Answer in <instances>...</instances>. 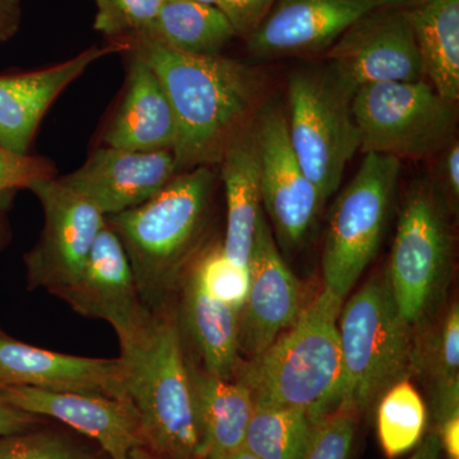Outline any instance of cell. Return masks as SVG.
<instances>
[{
	"instance_id": "cell-39",
	"label": "cell",
	"mask_w": 459,
	"mask_h": 459,
	"mask_svg": "<svg viewBox=\"0 0 459 459\" xmlns=\"http://www.w3.org/2000/svg\"><path fill=\"white\" fill-rule=\"evenodd\" d=\"M204 459H258L255 455H252L249 451H247L246 448L238 449V451H234L231 453H226V455H211V457H207Z\"/></svg>"
},
{
	"instance_id": "cell-10",
	"label": "cell",
	"mask_w": 459,
	"mask_h": 459,
	"mask_svg": "<svg viewBox=\"0 0 459 459\" xmlns=\"http://www.w3.org/2000/svg\"><path fill=\"white\" fill-rule=\"evenodd\" d=\"M27 189L40 201L45 217L40 240L25 256L27 281L30 289L62 298L80 279L105 216L56 178L33 181Z\"/></svg>"
},
{
	"instance_id": "cell-19",
	"label": "cell",
	"mask_w": 459,
	"mask_h": 459,
	"mask_svg": "<svg viewBox=\"0 0 459 459\" xmlns=\"http://www.w3.org/2000/svg\"><path fill=\"white\" fill-rule=\"evenodd\" d=\"M128 48L117 40L42 71L0 75V147L29 155L36 129L59 93L100 57Z\"/></svg>"
},
{
	"instance_id": "cell-4",
	"label": "cell",
	"mask_w": 459,
	"mask_h": 459,
	"mask_svg": "<svg viewBox=\"0 0 459 459\" xmlns=\"http://www.w3.org/2000/svg\"><path fill=\"white\" fill-rule=\"evenodd\" d=\"M126 394L147 448L161 459H201L188 360L179 328L164 307L134 342L120 347Z\"/></svg>"
},
{
	"instance_id": "cell-9",
	"label": "cell",
	"mask_w": 459,
	"mask_h": 459,
	"mask_svg": "<svg viewBox=\"0 0 459 459\" xmlns=\"http://www.w3.org/2000/svg\"><path fill=\"white\" fill-rule=\"evenodd\" d=\"M401 169V160L395 157L368 153L334 201L322 271L325 287L342 300L379 250Z\"/></svg>"
},
{
	"instance_id": "cell-15",
	"label": "cell",
	"mask_w": 459,
	"mask_h": 459,
	"mask_svg": "<svg viewBox=\"0 0 459 459\" xmlns=\"http://www.w3.org/2000/svg\"><path fill=\"white\" fill-rule=\"evenodd\" d=\"M0 398L18 410L56 420L86 435L110 459H131L135 448L147 446L140 419L129 401L26 385L0 386Z\"/></svg>"
},
{
	"instance_id": "cell-1",
	"label": "cell",
	"mask_w": 459,
	"mask_h": 459,
	"mask_svg": "<svg viewBox=\"0 0 459 459\" xmlns=\"http://www.w3.org/2000/svg\"><path fill=\"white\" fill-rule=\"evenodd\" d=\"M126 41L132 56L152 68L170 100L178 174L219 164L231 138L261 111L262 72L221 54L195 56L144 38Z\"/></svg>"
},
{
	"instance_id": "cell-3",
	"label": "cell",
	"mask_w": 459,
	"mask_h": 459,
	"mask_svg": "<svg viewBox=\"0 0 459 459\" xmlns=\"http://www.w3.org/2000/svg\"><path fill=\"white\" fill-rule=\"evenodd\" d=\"M213 184L210 166H198L175 175L143 204L105 217L122 241L142 301L151 312L164 307L166 294L197 250Z\"/></svg>"
},
{
	"instance_id": "cell-25",
	"label": "cell",
	"mask_w": 459,
	"mask_h": 459,
	"mask_svg": "<svg viewBox=\"0 0 459 459\" xmlns=\"http://www.w3.org/2000/svg\"><path fill=\"white\" fill-rule=\"evenodd\" d=\"M235 36L231 23L216 5L170 0L146 31L135 38L195 56H219Z\"/></svg>"
},
{
	"instance_id": "cell-31",
	"label": "cell",
	"mask_w": 459,
	"mask_h": 459,
	"mask_svg": "<svg viewBox=\"0 0 459 459\" xmlns=\"http://www.w3.org/2000/svg\"><path fill=\"white\" fill-rule=\"evenodd\" d=\"M359 416L351 407L338 406L316 422L303 459H349Z\"/></svg>"
},
{
	"instance_id": "cell-37",
	"label": "cell",
	"mask_w": 459,
	"mask_h": 459,
	"mask_svg": "<svg viewBox=\"0 0 459 459\" xmlns=\"http://www.w3.org/2000/svg\"><path fill=\"white\" fill-rule=\"evenodd\" d=\"M22 21L21 0H0V42L11 40Z\"/></svg>"
},
{
	"instance_id": "cell-5",
	"label": "cell",
	"mask_w": 459,
	"mask_h": 459,
	"mask_svg": "<svg viewBox=\"0 0 459 459\" xmlns=\"http://www.w3.org/2000/svg\"><path fill=\"white\" fill-rule=\"evenodd\" d=\"M412 328L404 322L385 276L368 281L347 300L338 319L342 400L359 415L413 369Z\"/></svg>"
},
{
	"instance_id": "cell-20",
	"label": "cell",
	"mask_w": 459,
	"mask_h": 459,
	"mask_svg": "<svg viewBox=\"0 0 459 459\" xmlns=\"http://www.w3.org/2000/svg\"><path fill=\"white\" fill-rule=\"evenodd\" d=\"M177 135V119L161 81L143 60L132 56L126 91L105 133V143L135 152L172 151Z\"/></svg>"
},
{
	"instance_id": "cell-35",
	"label": "cell",
	"mask_w": 459,
	"mask_h": 459,
	"mask_svg": "<svg viewBox=\"0 0 459 459\" xmlns=\"http://www.w3.org/2000/svg\"><path fill=\"white\" fill-rule=\"evenodd\" d=\"M437 181L435 184L440 195L458 204L459 199V143L457 138L452 141L442 152L439 153L437 164Z\"/></svg>"
},
{
	"instance_id": "cell-24",
	"label": "cell",
	"mask_w": 459,
	"mask_h": 459,
	"mask_svg": "<svg viewBox=\"0 0 459 459\" xmlns=\"http://www.w3.org/2000/svg\"><path fill=\"white\" fill-rule=\"evenodd\" d=\"M183 320L204 370L234 379L241 362L238 313L208 295L188 276L184 282Z\"/></svg>"
},
{
	"instance_id": "cell-6",
	"label": "cell",
	"mask_w": 459,
	"mask_h": 459,
	"mask_svg": "<svg viewBox=\"0 0 459 459\" xmlns=\"http://www.w3.org/2000/svg\"><path fill=\"white\" fill-rule=\"evenodd\" d=\"M355 92L328 65L301 66L287 81L290 143L325 202L336 195L347 165L360 152Z\"/></svg>"
},
{
	"instance_id": "cell-29",
	"label": "cell",
	"mask_w": 459,
	"mask_h": 459,
	"mask_svg": "<svg viewBox=\"0 0 459 459\" xmlns=\"http://www.w3.org/2000/svg\"><path fill=\"white\" fill-rule=\"evenodd\" d=\"M189 277L208 295L240 314L249 289V272L230 261L222 244L204 250L193 261Z\"/></svg>"
},
{
	"instance_id": "cell-17",
	"label": "cell",
	"mask_w": 459,
	"mask_h": 459,
	"mask_svg": "<svg viewBox=\"0 0 459 459\" xmlns=\"http://www.w3.org/2000/svg\"><path fill=\"white\" fill-rule=\"evenodd\" d=\"M98 394L128 401L122 359H95L49 351L21 342L0 329V386Z\"/></svg>"
},
{
	"instance_id": "cell-32",
	"label": "cell",
	"mask_w": 459,
	"mask_h": 459,
	"mask_svg": "<svg viewBox=\"0 0 459 459\" xmlns=\"http://www.w3.org/2000/svg\"><path fill=\"white\" fill-rule=\"evenodd\" d=\"M0 459H96L59 434L39 431L0 437Z\"/></svg>"
},
{
	"instance_id": "cell-18",
	"label": "cell",
	"mask_w": 459,
	"mask_h": 459,
	"mask_svg": "<svg viewBox=\"0 0 459 459\" xmlns=\"http://www.w3.org/2000/svg\"><path fill=\"white\" fill-rule=\"evenodd\" d=\"M177 174L172 151L135 152L107 147L60 180L108 217L155 197Z\"/></svg>"
},
{
	"instance_id": "cell-2",
	"label": "cell",
	"mask_w": 459,
	"mask_h": 459,
	"mask_svg": "<svg viewBox=\"0 0 459 459\" xmlns=\"http://www.w3.org/2000/svg\"><path fill=\"white\" fill-rule=\"evenodd\" d=\"M342 307V299L325 287L264 351L240 362L234 379L249 389L255 403L307 411L316 424L338 409Z\"/></svg>"
},
{
	"instance_id": "cell-13",
	"label": "cell",
	"mask_w": 459,
	"mask_h": 459,
	"mask_svg": "<svg viewBox=\"0 0 459 459\" xmlns=\"http://www.w3.org/2000/svg\"><path fill=\"white\" fill-rule=\"evenodd\" d=\"M62 299L81 316L108 322L117 332L120 347L138 340L152 319L122 241L107 221L93 241L80 279Z\"/></svg>"
},
{
	"instance_id": "cell-30",
	"label": "cell",
	"mask_w": 459,
	"mask_h": 459,
	"mask_svg": "<svg viewBox=\"0 0 459 459\" xmlns=\"http://www.w3.org/2000/svg\"><path fill=\"white\" fill-rule=\"evenodd\" d=\"M166 0H95L96 31L117 40H128L146 31Z\"/></svg>"
},
{
	"instance_id": "cell-28",
	"label": "cell",
	"mask_w": 459,
	"mask_h": 459,
	"mask_svg": "<svg viewBox=\"0 0 459 459\" xmlns=\"http://www.w3.org/2000/svg\"><path fill=\"white\" fill-rule=\"evenodd\" d=\"M413 369L433 382L434 397L459 394V307L455 303L428 334L421 347L413 346Z\"/></svg>"
},
{
	"instance_id": "cell-14",
	"label": "cell",
	"mask_w": 459,
	"mask_h": 459,
	"mask_svg": "<svg viewBox=\"0 0 459 459\" xmlns=\"http://www.w3.org/2000/svg\"><path fill=\"white\" fill-rule=\"evenodd\" d=\"M249 289L238 314L240 352L255 358L294 325L301 309L300 282L281 256L271 225L262 214L247 261Z\"/></svg>"
},
{
	"instance_id": "cell-34",
	"label": "cell",
	"mask_w": 459,
	"mask_h": 459,
	"mask_svg": "<svg viewBox=\"0 0 459 459\" xmlns=\"http://www.w3.org/2000/svg\"><path fill=\"white\" fill-rule=\"evenodd\" d=\"M276 0H217L216 7L225 14L237 36L249 38L270 14Z\"/></svg>"
},
{
	"instance_id": "cell-7",
	"label": "cell",
	"mask_w": 459,
	"mask_h": 459,
	"mask_svg": "<svg viewBox=\"0 0 459 459\" xmlns=\"http://www.w3.org/2000/svg\"><path fill=\"white\" fill-rule=\"evenodd\" d=\"M453 250L446 201L433 181H418L404 199L385 273L395 307L411 328L421 325L439 303Z\"/></svg>"
},
{
	"instance_id": "cell-40",
	"label": "cell",
	"mask_w": 459,
	"mask_h": 459,
	"mask_svg": "<svg viewBox=\"0 0 459 459\" xmlns=\"http://www.w3.org/2000/svg\"><path fill=\"white\" fill-rule=\"evenodd\" d=\"M131 459H161L159 455H156L155 453L148 449L147 446H140V448H135L134 451L132 452Z\"/></svg>"
},
{
	"instance_id": "cell-8",
	"label": "cell",
	"mask_w": 459,
	"mask_h": 459,
	"mask_svg": "<svg viewBox=\"0 0 459 459\" xmlns=\"http://www.w3.org/2000/svg\"><path fill=\"white\" fill-rule=\"evenodd\" d=\"M352 111L362 155L430 159L457 138L458 101L427 80L362 86L353 95Z\"/></svg>"
},
{
	"instance_id": "cell-36",
	"label": "cell",
	"mask_w": 459,
	"mask_h": 459,
	"mask_svg": "<svg viewBox=\"0 0 459 459\" xmlns=\"http://www.w3.org/2000/svg\"><path fill=\"white\" fill-rule=\"evenodd\" d=\"M41 424L42 420L39 416L18 410L0 398V437L26 433Z\"/></svg>"
},
{
	"instance_id": "cell-12",
	"label": "cell",
	"mask_w": 459,
	"mask_h": 459,
	"mask_svg": "<svg viewBox=\"0 0 459 459\" xmlns=\"http://www.w3.org/2000/svg\"><path fill=\"white\" fill-rule=\"evenodd\" d=\"M261 156L262 205L274 238L286 252L298 249L325 204L295 156L287 133L286 114L264 107L255 117Z\"/></svg>"
},
{
	"instance_id": "cell-16",
	"label": "cell",
	"mask_w": 459,
	"mask_h": 459,
	"mask_svg": "<svg viewBox=\"0 0 459 459\" xmlns=\"http://www.w3.org/2000/svg\"><path fill=\"white\" fill-rule=\"evenodd\" d=\"M402 0H276L247 40L253 56L273 59L327 51L356 21Z\"/></svg>"
},
{
	"instance_id": "cell-26",
	"label": "cell",
	"mask_w": 459,
	"mask_h": 459,
	"mask_svg": "<svg viewBox=\"0 0 459 459\" xmlns=\"http://www.w3.org/2000/svg\"><path fill=\"white\" fill-rule=\"evenodd\" d=\"M314 427L307 411L255 403L244 448L258 459H303Z\"/></svg>"
},
{
	"instance_id": "cell-11",
	"label": "cell",
	"mask_w": 459,
	"mask_h": 459,
	"mask_svg": "<svg viewBox=\"0 0 459 459\" xmlns=\"http://www.w3.org/2000/svg\"><path fill=\"white\" fill-rule=\"evenodd\" d=\"M325 60L355 91L368 84L425 80L418 42L401 3L356 21L325 51Z\"/></svg>"
},
{
	"instance_id": "cell-33",
	"label": "cell",
	"mask_w": 459,
	"mask_h": 459,
	"mask_svg": "<svg viewBox=\"0 0 459 459\" xmlns=\"http://www.w3.org/2000/svg\"><path fill=\"white\" fill-rule=\"evenodd\" d=\"M53 165L40 157L17 155L0 147V208L11 193L39 179L54 178Z\"/></svg>"
},
{
	"instance_id": "cell-27",
	"label": "cell",
	"mask_w": 459,
	"mask_h": 459,
	"mask_svg": "<svg viewBox=\"0 0 459 459\" xmlns=\"http://www.w3.org/2000/svg\"><path fill=\"white\" fill-rule=\"evenodd\" d=\"M427 407L407 377L386 389L377 401V429L386 458L415 449L427 430Z\"/></svg>"
},
{
	"instance_id": "cell-41",
	"label": "cell",
	"mask_w": 459,
	"mask_h": 459,
	"mask_svg": "<svg viewBox=\"0 0 459 459\" xmlns=\"http://www.w3.org/2000/svg\"><path fill=\"white\" fill-rule=\"evenodd\" d=\"M166 2H170V0H166ZM186 2L204 3V4L216 5L217 0H186Z\"/></svg>"
},
{
	"instance_id": "cell-23",
	"label": "cell",
	"mask_w": 459,
	"mask_h": 459,
	"mask_svg": "<svg viewBox=\"0 0 459 459\" xmlns=\"http://www.w3.org/2000/svg\"><path fill=\"white\" fill-rule=\"evenodd\" d=\"M418 42L425 80L459 101V0H402Z\"/></svg>"
},
{
	"instance_id": "cell-21",
	"label": "cell",
	"mask_w": 459,
	"mask_h": 459,
	"mask_svg": "<svg viewBox=\"0 0 459 459\" xmlns=\"http://www.w3.org/2000/svg\"><path fill=\"white\" fill-rule=\"evenodd\" d=\"M219 164L228 207L223 250L230 261L247 268L256 226L263 214L261 156L255 119L231 138Z\"/></svg>"
},
{
	"instance_id": "cell-22",
	"label": "cell",
	"mask_w": 459,
	"mask_h": 459,
	"mask_svg": "<svg viewBox=\"0 0 459 459\" xmlns=\"http://www.w3.org/2000/svg\"><path fill=\"white\" fill-rule=\"evenodd\" d=\"M193 400L201 437V459L243 448L255 410L252 394L243 383L222 379L188 361Z\"/></svg>"
},
{
	"instance_id": "cell-38",
	"label": "cell",
	"mask_w": 459,
	"mask_h": 459,
	"mask_svg": "<svg viewBox=\"0 0 459 459\" xmlns=\"http://www.w3.org/2000/svg\"><path fill=\"white\" fill-rule=\"evenodd\" d=\"M409 459H443L442 448L437 431L431 430L416 446V451Z\"/></svg>"
}]
</instances>
